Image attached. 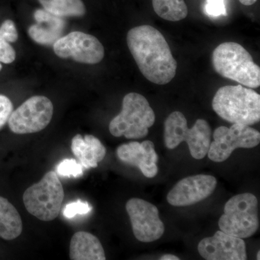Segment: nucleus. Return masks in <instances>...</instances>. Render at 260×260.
<instances>
[{"instance_id":"nucleus-13","label":"nucleus","mask_w":260,"mask_h":260,"mask_svg":"<svg viewBox=\"0 0 260 260\" xmlns=\"http://www.w3.org/2000/svg\"><path fill=\"white\" fill-rule=\"evenodd\" d=\"M200 255L207 260H245L246 244L243 239L218 231L198 244Z\"/></svg>"},{"instance_id":"nucleus-8","label":"nucleus","mask_w":260,"mask_h":260,"mask_svg":"<svg viewBox=\"0 0 260 260\" xmlns=\"http://www.w3.org/2000/svg\"><path fill=\"white\" fill-rule=\"evenodd\" d=\"M54 107L50 99L43 95L28 99L12 112L8 126L17 135L31 134L45 129L52 119Z\"/></svg>"},{"instance_id":"nucleus-7","label":"nucleus","mask_w":260,"mask_h":260,"mask_svg":"<svg viewBox=\"0 0 260 260\" xmlns=\"http://www.w3.org/2000/svg\"><path fill=\"white\" fill-rule=\"evenodd\" d=\"M218 221L220 231L241 239L251 237L259 229L258 201L254 194L235 195L225 203Z\"/></svg>"},{"instance_id":"nucleus-25","label":"nucleus","mask_w":260,"mask_h":260,"mask_svg":"<svg viewBox=\"0 0 260 260\" xmlns=\"http://www.w3.org/2000/svg\"><path fill=\"white\" fill-rule=\"evenodd\" d=\"M205 11L207 15L212 17H218L220 15L226 16L227 15L224 0H207Z\"/></svg>"},{"instance_id":"nucleus-19","label":"nucleus","mask_w":260,"mask_h":260,"mask_svg":"<svg viewBox=\"0 0 260 260\" xmlns=\"http://www.w3.org/2000/svg\"><path fill=\"white\" fill-rule=\"evenodd\" d=\"M43 8L56 16L81 17L86 13L82 0H39Z\"/></svg>"},{"instance_id":"nucleus-4","label":"nucleus","mask_w":260,"mask_h":260,"mask_svg":"<svg viewBox=\"0 0 260 260\" xmlns=\"http://www.w3.org/2000/svg\"><path fill=\"white\" fill-rule=\"evenodd\" d=\"M211 128L208 121L199 119L189 129L187 121L180 112H174L164 123V143L167 148L174 149L186 142L191 156L197 160L208 155L211 143Z\"/></svg>"},{"instance_id":"nucleus-10","label":"nucleus","mask_w":260,"mask_h":260,"mask_svg":"<svg viewBox=\"0 0 260 260\" xmlns=\"http://www.w3.org/2000/svg\"><path fill=\"white\" fill-rule=\"evenodd\" d=\"M56 55L62 59L72 58L84 64H98L104 59V48L100 41L90 34L70 32L53 44Z\"/></svg>"},{"instance_id":"nucleus-24","label":"nucleus","mask_w":260,"mask_h":260,"mask_svg":"<svg viewBox=\"0 0 260 260\" xmlns=\"http://www.w3.org/2000/svg\"><path fill=\"white\" fill-rule=\"evenodd\" d=\"M13 112V103L9 98L0 94V129L8 123Z\"/></svg>"},{"instance_id":"nucleus-23","label":"nucleus","mask_w":260,"mask_h":260,"mask_svg":"<svg viewBox=\"0 0 260 260\" xmlns=\"http://www.w3.org/2000/svg\"><path fill=\"white\" fill-rule=\"evenodd\" d=\"M92 207L85 202L78 200L65 206L63 214L66 218H73L76 215H85L91 211Z\"/></svg>"},{"instance_id":"nucleus-1","label":"nucleus","mask_w":260,"mask_h":260,"mask_svg":"<svg viewBox=\"0 0 260 260\" xmlns=\"http://www.w3.org/2000/svg\"><path fill=\"white\" fill-rule=\"evenodd\" d=\"M126 42L143 76L158 85L170 83L177 74V62L161 32L143 25L129 30Z\"/></svg>"},{"instance_id":"nucleus-16","label":"nucleus","mask_w":260,"mask_h":260,"mask_svg":"<svg viewBox=\"0 0 260 260\" xmlns=\"http://www.w3.org/2000/svg\"><path fill=\"white\" fill-rule=\"evenodd\" d=\"M71 149L81 165L87 169L96 168L107 153L102 142L91 135H86L84 138L79 134L75 135L72 140Z\"/></svg>"},{"instance_id":"nucleus-3","label":"nucleus","mask_w":260,"mask_h":260,"mask_svg":"<svg viewBox=\"0 0 260 260\" xmlns=\"http://www.w3.org/2000/svg\"><path fill=\"white\" fill-rule=\"evenodd\" d=\"M212 62L217 73L247 88L260 85V68L252 56L240 44L224 42L215 48Z\"/></svg>"},{"instance_id":"nucleus-27","label":"nucleus","mask_w":260,"mask_h":260,"mask_svg":"<svg viewBox=\"0 0 260 260\" xmlns=\"http://www.w3.org/2000/svg\"><path fill=\"white\" fill-rule=\"evenodd\" d=\"M256 1L257 0H239V2L242 5H246V6H250V5H254Z\"/></svg>"},{"instance_id":"nucleus-17","label":"nucleus","mask_w":260,"mask_h":260,"mask_svg":"<svg viewBox=\"0 0 260 260\" xmlns=\"http://www.w3.org/2000/svg\"><path fill=\"white\" fill-rule=\"evenodd\" d=\"M72 260H105V251L100 240L90 233H75L70 241Z\"/></svg>"},{"instance_id":"nucleus-12","label":"nucleus","mask_w":260,"mask_h":260,"mask_svg":"<svg viewBox=\"0 0 260 260\" xmlns=\"http://www.w3.org/2000/svg\"><path fill=\"white\" fill-rule=\"evenodd\" d=\"M217 180L210 175L199 174L181 179L167 195V201L175 207L189 206L203 201L213 194Z\"/></svg>"},{"instance_id":"nucleus-11","label":"nucleus","mask_w":260,"mask_h":260,"mask_svg":"<svg viewBox=\"0 0 260 260\" xmlns=\"http://www.w3.org/2000/svg\"><path fill=\"white\" fill-rule=\"evenodd\" d=\"M133 234L138 241L152 242L158 240L165 232L155 205L139 198H132L126 204Z\"/></svg>"},{"instance_id":"nucleus-26","label":"nucleus","mask_w":260,"mask_h":260,"mask_svg":"<svg viewBox=\"0 0 260 260\" xmlns=\"http://www.w3.org/2000/svg\"><path fill=\"white\" fill-rule=\"evenodd\" d=\"M160 260H179V257L173 254H164L160 258Z\"/></svg>"},{"instance_id":"nucleus-9","label":"nucleus","mask_w":260,"mask_h":260,"mask_svg":"<svg viewBox=\"0 0 260 260\" xmlns=\"http://www.w3.org/2000/svg\"><path fill=\"white\" fill-rule=\"evenodd\" d=\"M208 158L214 162L225 161L237 148H252L260 143L259 131L249 126L233 124L230 128L219 126L213 133Z\"/></svg>"},{"instance_id":"nucleus-21","label":"nucleus","mask_w":260,"mask_h":260,"mask_svg":"<svg viewBox=\"0 0 260 260\" xmlns=\"http://www.w3.org/2000/svg\"><path fill=\"white\" fill-rule=\"evenodd\" d=\"M153 7L159 17L169 21H179L188 15L184 0H153Z\"/></svg>"},{"instance_id":"nucleus-6","label":"nucleus","mask_w":260,"mask_h":260,"mask_svg":"<svg viewBox=\"0 0 260 260\" xmlns=\"http://www.w3.org/2000/svg\"><path fill=\"white\" fill-rule=\"evenodd\" d=\"M64 198L62 184L56 172L51 171L25 191L23 200L29 213L42 221H51L59 215Z\"/></svg>"},{"instance_id":"nucleus-29","label":"nucleus","mask_w":260,"mask_h":260,"mask_svg":"<svg viewBox=\"0 0 260 260\" xmlns=\"http://www.w3.org/2000/svg\"><path fill=\"white\" fill-rule=\"evenodd\" d=\"M2 69H3V65H2L1 62H0V71H1Z\"/></svg>"},{"instance_id":"nucleus-5","label":"nucleus","mask_w":260,"mask_h":260,"mask_svg":"<svg viewBox=\"0 0 260 260\" xmlns=\"http://www.w3.org/2000/svg\"><path fill=\"white\" fill-rule=\"evenodd\" d=\"M155 120V113L145 97L130 93L123 99L121 112L111 121L109 132L117 138L140 139L148 135V129Z\"/></svg>"},{"instance_id":"nucleus-22","label":"nucleus","mask_w":260,"mask_h":260,"mask_svg":"<svg viewBox=\"0 0 260 260\" xmlns=\"http://www.w3.org/2000/svg\"><path fill=\"white\" fill-rule=\"evenodd\" d=\"M58 174L61 177L75 178L83 175V166L77 162L75 159H64L56 167Z\"/></svg>"},{"instance_id":"nucleus-28","label":"nucleus","mask_w":260,"mask_h":260,"mask_svg":"<svg viewBox=\"0 0 260 260\" xmlns=\"http://www.w3.org/2000/svg\"><path fill=\"white\" fill-rule=\"evenodd\" d=\"M259 254H260V251H258L257 255H256V259H260Z\"/></svg>"},{"instance_id":"nucleus-18","label":"nucleus","mask_w":260,"mask_h":260,"mask_svg":"<svg viewBox=\"0 0 260 260\" xmlns=\"http://www.w3.org/2000/svg\"><path fill=\"white\" fill-rule=\"evenodd\" d=\"M22 231L23 222L18 210L9 200L0 196V238L14 240Z\"/></svg>"},{"instance_id":"nucleus-20","label":"nucleus","mask_w":260,"mask_h":260,"mask_svg":"<svg viewBox=\"0 0 260 260\" xmlns=\"http://www.w3.org/2000/svg\"><path fill=\"white\" fill-rule=\"evenodd\" d=\"M18 34L14 22L6 20L0 26V62L11 64L15 61L16 53L10 45L18 40Z\"/></svg>"},{"instance_id":"nucleus-15","label":"nucleus","mask_w":260,"mask_h":260,"mask_svg":"<svg viewBox=\"0 0 260 260\" xmlns=\"http://www.w3.org/2000/svg\"><path fill=\"white\" fill-rule=\"evenodd\" d=\"M37 24L28 29V34L34 42L42 45H53L62 37L65 21L62 18L51 14L47 10L39 9L34 13Z\"/></svg>"},{"instance_id":"nucleus-14","label":"nucleus","mask_w":260,"mask_h":260,"mask_svg":"<svg viewBox=\"0 0 260 260\" xmlns=\"http://www.w3.org/2000/svg\"><path fill=\"white\" fill-rule=\"evenodd\" d=\"M116 155L121 161L139 168L145 177L153 178L158 174V156L155 145L150 140H145L141 143L130 142L127 144L121 145L116 150Z\"/></svg>"},{"instance_id":"nucleus-2","label":"nucleus","mask_w":260,"mask_h":260,"mask_svg":"<svg viewBox=\"0 0 260 260\" xmlns=\"http://www.w3.org/2000/svg\"><path fill=\"white\" fill-rule=\"evenodd\" d=\"M212 107L220 117L232 124L250 126L260 120L259 94L242 85L219 88Z\"/></svg>"}]
</instances>
